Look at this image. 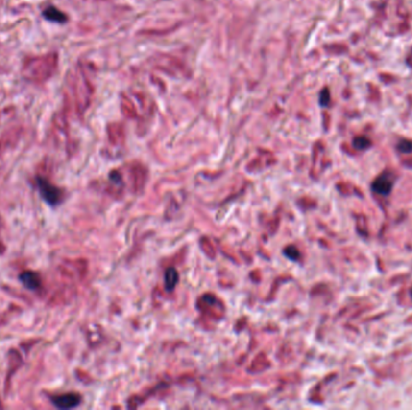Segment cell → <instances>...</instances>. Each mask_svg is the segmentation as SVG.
<instances>
[{
  "mask_svg": "<svg viewBox=\"0 0 412 410\" xmlns=\"http://www.w3.org/2000/svg\"><path fill=\"white\" fill-rule=\"evenodd\" d=\"M36 183H38L39 191H40V195L43 196V199L49 206H57L60 202L63 201V191L60 190L58 186L53 185L52 183H49L48 181L45 180L43 177H36Z\"/></svg>",
  "mask_w": 412,
  "mask_h": 410,
  "instance_id": "obj_1",
  "label": "cell"
},
{
  "mask_svg": "<svg viewBox=\"0 0 412 410\" xmlns=\"http://www.w3.org/2000/svg\"><path fill=\"white\" fill-rule=\"evenodd\" d=\"M393 184H394L393 176L390 173H382L372 183V189L380 195H388L392 191Z\"/></svg>",
  "mask_w": 412,
  "mask_h": 410,
  "instance_id": "obj_2",
  "label": "cell"
},
{
  "mask_svg": "<svg viewBox=\"0 0 412 410\" xmlns=\"http://www.w3.org/2000/svg\"><path fill=\"white\" fill-rule=\"evenodd\" d=\"M51 402L58 409H72L80 404L81 397L76 393H65V395L53 397Z\"/></svg>",
  "mask_w": 412,
  "mask_h": 410,
  "instance_id": "obj_3",
  "label": "cell"
},
{
  "mask_svg": "<svg viewBox=\"0 0 412 410\" xmlns=\"http://www.w3.org/2000/svg\"><path fill=\"white\" fill-rule=\"evenodd\" d=\"M20 280L29 290H36L41 285L40 275L36 272H33V271H25V272L21 273Z\"/></svg>",
  "mask_w": 412,
  "mask_h": 410,
  "instance_id": "obj_4",
  "label": "cell"
},
{
  "mask_svg": "<svg viewBox=\"0 0 412 410\" xmlns=\"http://www.w3.org/2000/svg\"><path fill=\"white\" fill-rule=\"evenodd\" d=\"M43 16L46 18V20L51 21V22H56V23L67 22V15L63 14L60 10H58L54 6L47 7V9L43 12Z\"/></svg>",
  "mask_w": 412,
  "mask_h": 410,
  "instance_id": "obj_5",
  "label": "cell"
},
{
  "mask_svg": "<svg viewBox=\"0 0 412 410\" xmlns=\"http://www.w3.org/2000/svg\"><path fill=\"white\" fill-rule=\"evenodd\" d=\"M177 280H178V274L174 267H170V269H168L167 271H165L164 283H165V289H167V290H169V291L174 290L175 285L177 284Z\"/></svg>",
  "mask_w": 412,
  "mask_h": 410,
  "instance_id": "obj_6",
  "label": "cell"
},
{
  "mask_svg": "<svg viewBox=\"0 0 412 410\" xmlns=\"http://www.w3.org/2000/svg\"><path fill=\"white\" fill-rule=\"evenodd\" d=\"M353 146L358 151H364V149L369 148L371 146V141L368 137H364V136H358V137L353 140Z\"/></svg>",
  "mask_w": 412,
  "mask_h": 410,
  "instance_id": "obj_7",
  "label": "cell"
},
{
  "mask_svg": "<svg viewBox=\"0 0 412 410\" xmlns=\"http://www.w3.org/2000/svg\"><path fill=\"white\" fill-rule=\"evenodd\" d=\"M398 149L401 153H410L412 152V143L410 141L403 140L398 143Z\"/></svg>",
  "mask_w": 412,
  "mask_h": 410,
  "instance_id": "obj_8",
  "label": "cell"
},
{
  "mask_svg": "<svg viewBox=\"0 0 412 410\" xmlns=\"http://www.w3.org/2000/svg\"><path fill=\"white\" fill-rule=\"evenodd\" d=\"M319 102H321L322 106H328L330 102V94L328 89H323L321 93V99H319Z\"/></svg>",
  "mask_w": 412,
  "mask_h": 410,
  "instance_id": "obj_9",
  "label": "cell"
},
{
  "mask_svg": "<svg viewBox=\"0 0 412 410\" xmlns=\"http://www.w3.org/2000/svg\"><path fill=\"white\" fill-rule=\"evenodd\" d=\"M288 249H290V251H292V254H287V255H288V256H290V257H291V259H294V260H296V259H298V257H299V255H300V254H299V251H296V249L294 248V247H291V248H288Z\"/></svg>",
  "mask_w": 412,
  "mask_h": 410,
  "instance_id": "obj_10",
  "label": "cell"
},
{
  "mask_svg": "<svg viewBox=\"0 0 412 410\" xmlns=\"http://www.w3.org/2000/svg\"><path fill=\"white\" fill-rule=\"evenodd\" d=\"M411 295H412V289H411Z\"/></svg>",
  "mask_w": 412,
  "mask_h": 410,
  "instance_id": "obj_11",
  "label": "cell"
}]
</instances>
